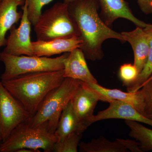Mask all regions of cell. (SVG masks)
Segmentation results:
<instances>
[{"mask_svg": "<svg viewBox=\"0 0 152 152\" xmlns=\"http://www.w3.org/2000/svg\"><path fill=\"white\" fill-rule=\"evenodd\" d=\"M68 4L70 15L83 41L80 48L86 59L93 61L102 60L104 56L103 43L109 39L126 42L121 33L112 29L101 18L97 0H76Z\"/></svg>", "mask_w": 152, "mask_h": 152, "instance_id": "1", "label": "cell"}, {"mask_svg": "<svg viewBox=\"0 0 152 152\" xmlns=\"http://www.w3.org/2000/svg\"><path fill=\"white\" fill-rule=\"evenodd\" d=\"M64 73V69L37 72L1 81L5 88L32 116L46 96L62 83L65 78Z\"/></svg>", "mask_w": 152, "mask_h": 152, "instance_id": "2", "label": "cell"}, {"mask_svg": "<svg viewBox=\"0 0 152 152\" xmlns=\"http://www.w3.org/2000/svg\"><path fill=\"white\" fill-rule=\"evenodd\" d=\"M81 81L65 78L58 87L51 91L44 98L37 111L27 122L31 127L44 125L54 134L62 112L78 88Z\"/></svg>", "mask_w": 152, "mask_h": 152, "instance_id": "3", "label": "cell"}, {"mask_svg": "<svg viewBox=\"0 0 152 152\" xmlns=\"http://www.w3.org/2000/svg\"><path fill=\"white\" fill-rule=\"evenodd\" d=\"M34 26L38 40L79 37L77 28L70 15L69 4L64 2L56 3L42 13Z\"/></svg>", "mask_w": 152, "mask_h": 152, "instance_id": "4", "label": "cell"}, {"mask_svg": "<svg viewBox=\"0 0 152 152\" xmlns=\"http://www.w3.org/2000/svg\"><path fill=\"white\" fill-rule=\"evenodd\" d=\"M58 139L44 125L31 127L27 122L19 125L0 144V152H17L23 148L51 152Z\"/></svg>", "mask_w": 152, "mask_h": 152, "instance_id": "5", "label": "cell"}, {"mask_svg": "<svg viewBox=\"0 0 152 152\" xmlns=\"http://www.w3.org/2000/svg\"><path fill=\"white\" fill-rule=\"evenodd\" d=\"M69 53L55 58L35 56H13L0 53V61L5 70L1 80H11L20 75L37 72H52L64 69V62Z\"/></svg>", "mask_w": 152, "mask_h": 152, "instance_id": "6", "label": "cell"}, {"mask_svg": "<svg viewBox=\"0 0 152 152\" xmlns=\"http://www.w3.org/2000/svg\"><path fill=\"white\" fill-rule=\"evenodd\" d=\"M31 116L0 80V128L3 141L17 126ZM2 141V142H3Z\"/></svg>", "mask_w": 152, "mask_h": 152, "instance_id": "7", "label": "cell"}, {"mask_svg": "<svg viewBox=\"0 0 152 152\" xmlns=\"http://www.w3.org/2000/svg\"><path fill=\"white\" fill-rule=\"evenodd\" d=\"M23 15L18 27L14 25L10 30V34L7 39L4 53L13 56H34L31 33V23L28 16L27 4L25 2L22 6Z\"/></svg>", "mask_w": 152, "mask_h": 152, "instance_id": "8", "label": "cell"}, {"mask_svg": "<svg viewBox=\"0 0 152 152\" xmlns=\"http://www.w3.org/2000/svg\"><path fill=\"white\" fill-rule=\"evenodd\" d=\"M99 101L109 102L110 100L82 82L71 99L73 108L79 121L87 128L92 124L94 112Z\"/></svg>", "mask_w": 152, "mask_h": 152, "instance_id": "9", "label": "cell"}, {"mask_svg": "<svg viewBox=\"0 0 152 152\" xmlns=\"http://www.w3.org/2000/svg\"><path fill=\"white\" fill-rule=\"evenodd\" d=\"M101 12L99 16L103 21L109 27L111 26L116 20L124 18L132 22L137 27L144 28L146 23L136 18L125 0H97Z\"/></svg>", "mask_w": 152, "mask_h": 152, "instance_id": "10", "label": "cell"}, {"mask_svg": "<svg viewBox=\"0 0 152 152\" xmlns=\"http://www.w3.org/2000/svg\"><path fill=\"white\" fill-rule=\"evenodd\" d=\"M107 108L98 112L91 120L93 123L110 119H121L146 124L152 126V120L145 116L129 104L122 101L112 100Z\"/></svg>", "mask_w": 152, "mask_h": 152, "instance_id": "11", "label": "cell"}, {"mask_svg": "<svg viewBox=\"0 0 152 152\" xmlns=\"http://www.w3.org/2000/svg\"><path fill=\"white\" fill-rule=\"evenodd\" d=\"M83 41L78 36L70 38H60L51 40L32 42L33 55L49 57L56 55L70 53L80 48Z\"/></svg>", "mask_w": 152, "mask_h": 152, "instance_id": "12", "label": "cell"}, {"mask_svg": "<svg viewBox=\"0 0 152 152\" xmlns=\"http://www.w3.org/2000/svg\"><path fill=\"white\" fill-rule=\"evenodd\" d=\"M64 77L90 84H98L90 72L83 50L77 48L69 53L64 62Z\"/></svg>", "mask_w": 152, "mask_h": 152, "instance_id": "13", "label": "cell"}, {"mask_svg": "<svg viewBox=\"0 0 152 152\" xmlns=\"http://www.w3.org/2000/svg\"><path fill=\"white\" fill-rule=\"evenodd\" d=\"M125 42L130 44L134 51V65L139 74L143 69L146 63L149 52V43L146 33L142 28L137 27L131 31L122 32Z\"/></svg>", "mask_w": 152, "mask_h": 152, "instance_id": "14", "label": "cell"}, {"mask_svg": "<svg viewBox=\"0 0 152 152\" xmlns=\"http://www.w3.org/2000/svg\"><path fill=\"white\" fill-rule=\"evenodd\" d=\"M25 0H2L0 2V49L6 46V35L11 28L21 19L23 13L18 8Z\"/></svg>", "mask_w": 152, "mask_h": 152, "instance_id": "15", "label": "cell"}, {"mask_svg": "<svg viewBox=\"0 0 152 152\" xmlns=\"http://www.w3.org/2000/svg\"><path fill=\"white\" fill-rule=\"evenodd\" d=\"M87 128L76 116L71 100L62 112L54 134L60 141L73 133L83 134Z\"/></svg>", "mask_w": 152, "mask_h": 152, "instance_id": "16", "label": "cell"}, {"mask_svg": "<svg viewBox=\"0 0 152 152\" xmlns=\"http://www.w3.org/2000/svg\"><path fill=\"white\" fill-rule=\"evenodd\" d=\"M88 84L94 89L108 99L110 101L116 100L129 104L145 116L143 102L139 91L135 92H125L117 89L107 88L99 84Z\"/></svg>", "mask_w": 152, "mask_h": 152, "instance_id": "17", "label": "cell"}, {"mask_svg": "<svg viewBox=\"0 0 152 152\" xmlns=\"http://www.w3.org/2000/svg\"><path fill=\"white\" fill-rule=\"evenodd\" d=\"M79 147L81 152H129L117 139L115 141L112 142L103 136L93 139L88 142H80Z\"/></svg>", "mask_w": 152, "mask_h": 152, "instance_id": "18", "label": "cell"}, {"mask_svg": "<svg viewBox=\"0 0 152 152\" xmlns=\"http://www.w3.org/2000/svg\"><path fill=\"white\" fill-rule=\"evenodd\" d=\"M125 122L130 130L129 135L138 142L142 151H152V129L137 122L125 121Z\"/></svg>", "mask_w": 152, "mask_h": 152, "instance_id": "19", "label": "cell"}, {"mask_svg": "<svg viewBox=\"0 0 152 152\" xmlns=\"http://www.w3.org/2000/svg\"><path fill=\"white\" fill-rule=\"evenodd\" d=\"M143 29L146 33L149 43L148 56L143 69L139 74L135 81L127 87V92H135L139 91L152 75V24H148Z\"/></svg>", "mask_w": 152, "mask_h": 152, "instance_id": "20", "label": "cell"}, {"mask_svg": "<svg viewBox=\"0 0 152 152\" xmlns=\"http://www.w3.org/2000/svg\"><path fill=\"white\" fill-rule=\"evenodd\" d=\"M83 134L73 133L60 141L57 142L53 147L54 152H77Z\"/></svg>", "mask_w": 152, "mask_h": 152, "instance_id": "21", "label": "cell"}, {"mask_svg": "<svg viewBox=\"0 0 152 152\" xmlns=\"http://www.w3.org/2000/svg\"><path fill=\"white\" fill-rule=\"evenodd\" d=\"M53 0H25L27 4L28 16L33 26H34L42 13V9Z\"/></svg>", "mask_w": 152, "mask_h": 152, "instance_id": "22", "label": "cell"}, {"mask_svg": "<svg viewBox=\"0 0 152 152\" xmlns=\"http://www.w3.org/2000/svg\"><path fill=\"white\" fill-rule=\"evenodd\" d=\"M118 74L123 86L127 87L135 81L139 72L134 64H124L120 66Z\"/></svg>", "mask_w": 152, "mask_h": 152, "instance_id": "23", "label": "cell"}, {"mask_svg": "<svg viewBox=\"0 0 152 152\" xmlns=\"http://www.w3.org/2000/svg\"><path fill=\"white\" fill-rule=\"evenodd\" d=\"M144 105L145 116L152 111V75L139 90Z\"/></svg>", "mask_w": 152, "mask_h": 152, "instance_id": "24", "label": "cell"}, {"mask_svg": "<svg viewBox=\"0 0 152 152\" xmlns=\"http://www.w3.org/2000/svg\"><path fill=\"white\" fill-rule=\"evenodd\" d=\"M129 151L132 152H142L140 148L138 142L136 140L117 139Z\"/></svg>", "mask_w": 152, "mask_h": 152, "instance_id": "25", "label": "cell"}, {"mask_svg": "<svg viewBox=\"0 0 152 152\" xmlns=\"http://www.w3.org/2000/svg\"><path fill=\"white\" fill-rule=\"evenodd\" d=\"M141 10L146 15L152 14V0H137Z\"/></svg>", "mask_w": 152, "mask_h": 152, "instance_id": "26", "label": "cell"}, {"mask_svg": "<svg viewBox=\"0 0 152 152\" xmlns=\"http://www.w3.org/2000/svg\"><path fill=\"white\" fill-rule=\"evenodd\" d=\"M17 152H39L36 150L31 149L23 148L18 150Z\"/></svg>", "mask_w": 152, "mask_h": 152, "instance_id": "27", "label": "cell"}, {"mask_svg": "<svg viewBox=\"0 0 152 152\" xmlns=\"http://www.w3.org/2000/svg\"><path fill=\"white\" fill-rule=\"evenodd\" d=\"M146 116L152 120V111L148 113L147 114Z\"/></svg>", "mask_w": 152, "mask_h": 152, "instance_id": "28", "label": "cell"}, {"mask_svg": "<svg viewBox=\"0 0 152 152\" xmlns=\"http://www.w3.org/2000/svg\"><path fill=\"white\" fill-rule=\"evenodd\" d=\"M76 0H64V2L66 3V4H69V3L72 2Z\"/></svg>", "mask_w": 152, "mask_h": 152, "instance_id": "29", "label": "cell"}, {"mask_svg": "<svg viewBox=\"0 0 152 152\" xmlns=\"http://www.w3.org/2000/svg\"><path fill=\"white\" fill-rule=\"evenodd\" d=\"M3 141L2 136L1 132V128H0V144Z\"/></svg>", "mask_w": 152, "mask_h": 152, "instance_id": "30", "label": "cell"}, {"mask_svg": "<svg viewBox=\"0 0 152 152\" xmlns=\"http://www.w3.org/2000/svg\"><path fill=\"white\" fill-rule=\"evenodd\" d=\"M1 1H2V0H0V2H1Z\"/></svg>", "mask_w": 152, "mask_h": 152, "instance_id": "31", "label": "cell"}]
</instances>
